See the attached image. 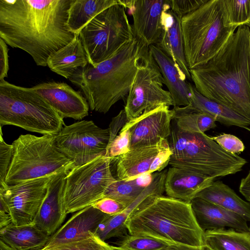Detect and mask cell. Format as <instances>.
<instances>
[{"instance_id":"cell-36","label":"cell","mask_w":250,"mask_h":250,"mask_svg":"<svg viewBox=\"0 0 250 250\" xmlns=\"http://www.w3.org/2000/svg\"><path fill=\"white\" fill-rule=\"evenodd\" d=\"M130 149V132L128 129L122 128L108 146L105 156L115 158Z\"/></svg>"},{"instance_id":"cell-46","label":"cell","mask_w":250,"mask_h":250,"mask_svg":"<svg viewBox=\"0 0 250 250\" xmlns=\"http://www.w3.org/2000/svg\"><path fill=\"white\" fill-rule=\"evenodd\" d=\"M109 250H130L127 249L122 248L119 246H110L109 247Z\"/></svg>"},{"instance_id":"cell-37","label":"cell","mask_w":250,"mask_h":250,"mask_svg":"<svg viewBox=\"0 0 250 250\" xmlns=\"http://www.w3.org/2000/svg\"><path fill=\"white\" fill-rule=\"evenodd\" d=\"M211 138L223 149L233 154L240 153L245 148L243 142L232 134L223 133Z\"/></svg>"},{"instance_id":"cell-4","label":"cell","mask_w":250,"mask_h":250,"mask_svg":"<svg viewBox=\"0 0 250 250\" xmlns=\"http://www.w3.org/2000/svg\"><path fill=\"white\" fill-rule=\"evenodd\" d=\"M130 235H144L171 243L202 246L205 232L199 226L190 203L163 195H154L129 217Z\"/></svg>"},{"instance_id":"cell-24","label":"cell","mask_w":250,"mask_h":250,"mask_svg":"<svg viewBox=\"0 0 250 250\" xmlns=\"http://www.w3.org/2000/svg\"><path fill=\"white\" fill-rule=\"evenodd\" d=\"M168 143L166 139L156 145L132 148L127 153L116 158L118 179L133 180L148 173L155 157Z\"/></svg>"},{"instance_id":"cell-45","label":"cell","mask_w":250,"mask_h":250,"mask_svg":"<svg viewBox=\"0 0 250 250\" xmlns=\"http://www.w3.org/2000/svg\"><path fill=\"white\" fill-rule=\"evenodd\" d=\"M0 250H17L4 243L3 241L0 240Z\"/></svg>"},{"instance_id":"cell-7","label":"cell","mask_w":250,"mask_h":250,"mask_svg":"<svg viewBox=\"0 0 250 250\" xmlns=\"http://www.w3.org/2000/svg\"><path fill=\"white\" fill-rule=\"evenodd\" d=\"M0 125H12L43 135L56 136L63 118L32 87L0 82Z\"/></svg>"},{"instance_id":"cell-27","label":"cell","mask_w":250,"mask_h":250,"mask_svg":"<svg viewBox=\"0 0 250 250\" xmlns=\"http://www.w3.org/2000/svg\"><path fill=\"white\" fill-rule=\"evenodd\" d=\"M196 197L234 212L250 222V202L241 198L232 188L221 181H214Z\"/></svg>"},{"instance_id":"cell-18","label":"cell","mask_w":250,"mask_h":250,"mask_svg":"<svg viewBox=\"0 0 250 250\" xmlns=\"http://www.w3.org/2000/svg\"><path fill=\"white\" fill-rule=\"evenodd\" d=\"M69 170L61 171L51 179L45 198L33 222L50 236L61 227L67 214L64 206L63 190L65 177Z\"/></svg>"},{"instance_id":"cell-31","label":"cell","mask_w":250,"mask_h":250,"mask_svg":"<svg viewBox=\"0 0 250 250\" xmlns=\"http://www.w3.org/2000/svg\"><path fill=\"white\" fill-rule=\"evenodd\" d=\"M171 112L175 125L183 131L205 133L216 126V121L212 116L193 110L188 105L174 106Z\"/></svg>"},{"instance_id":"cell-10","label":"cell","mask_w":250,"mask_h":250,"mask_svg":"<svg viewBox=\"0 0 250 250\" xmlns=\"http://www.w3.org/2000/svg\"><path fill=\"white\" fill-rule=\"evenodd\" d=\"M115 159L101 155L74 167L67 172L63 202L67 214L92 206L103 198L109 187L117 180L111 169V164Z\"/></svg>"},{"instance_id":"cell-17","label":"cell","mask_w":250,"mask_h":250,"mask_svg":"<svg viewBox=\"0 0 250 250\" xmlns=\"http://www.w3.org/2000/svg\"><path fill=\"white\" fill-rule=\"evenodd\" d=\"M167 171L163 170L153 174L152 182L137 198L120 213L107 215L99 225L95 234L104 241L113 237L122 238L127 235L126 223L130 215L152 196L163 195Z\"/></svg>"},{"instance_id":"cell-15","label":"cell","mask_w":250,"mask_h":250,"mask_svg":"<svg viewBox=\"0 0 250 250\" xmlns=\"http://www.w3.org/2000/svg\"><path fill=\"white\" fill-rule=\"evenodd\" d=\"M171 120V110L162 105L128 121L122 128L130 131V148L152 146L168 138Z\"/></svg>"},{"instance_id":"cell-49","label":"cell","mask_w":250,"mask_h":250,"mask_svg":"<svg viewBox=\"0 0 250 250\" xmlns=\"http://www.w3.org/2000/svg\"><path fill=\"white\" fill-rule=\"evenodd\" d=\"M249 27H250V25L249 26Z\"/></svg>"},{"instance_id":"cell-20","label":"cell","mask_w":250,"mask_h":250,"mask_svg":"<svg viewBox=\"0 0 250 250\" xmlns=\"http://www.w3.org/2000/svg\"><path fill=\"white\" fill-rule=\"evenodd\" d=\"M190 203L196 220L204 232L220 229L250 231L248 221L234 212L198 197Z\"/></svg>"},{"instance_id":"cell-26","label":"cell","mask_w":250,"mask_h":250,"mask_svg":"<svg viewBox=\"0 0 250 250\" xmlns=\"http://www.w3.org/2000/svg\"><path fill=\"white\" fill-rule=\"evenodd\" d=\"M88 63L81 40L76 35L71 42L49 57L47 66L52 71L69 79L78 69Z\"/></svg>"},{"instance_id":"cell-34","label":"cell","mask_w":250,"mask_h":250,"mask_svg":"<svg viewBox=\"0 0 250 250\" xmlns=\"http://www.w3.org/2000/svg\"><path fill=\"white\" fill-rule=\"evenodd\" d=\"M116 244L130 250H164L172 243L150 236L129 234L120 238Z\"/></svg>"},{"instance_id":"cell-29","label":"cell","mask_w":250,"mask_h":250,"mask_svg":"<svg viewBox=\"0 0 250 250\" xmlns=\"http://www.w3.org/2000/svg\"><path fill=\"white\" fill-rule=\"evenodd\" d=\"M117 3V0H71L68 11L67 29L78 35L96 16Z\"/></svg>"},{"instance_id":"cell-2","label":"cell","mask_w":250,"mask_h":250,"mask_svg":"<svg viewBox=\"0 0 250 250\" xmlns=\"http://www.w3.org/2000/svg\"><path fill=\"white\" fill-rule=\"evenodd\" d=\"M196 90L250 121V28L238 27L207 63L190 69Z\"/></svg>"},{"instance_id":"cell-39","label":"cell","mask_w":250,"mask_h":250,"mask_svg":"<svg viewBox=\"0 0 250 250\" xmlns=\"http://www.w3.org/2000/svg\"><path fill=\"white\" fill-rule=\"evenodd\" d=\"M208 0H170V9L181 19L193 12Z\"/></svg>"},{"instance_id":"cell-41","label":"cell","mask_w":250,"mask_h":250,"mask_svg":"<svg viewBox=\"0 0 250 250\" xmlns=\"http://www.w3.org/2000/svg\"><path fill=\"white\" fill-rule=\"evenodd\" d=\"M172 152L169 142L167 143L158 152L151 164L147 173L160 172L169 164Z\"/></svg>"},{"instance_id":"cell-3","label":"cell","mask_w":250,"mask_h":250,"mask_svg":"<svg viewBox=\"0 0 250 250\" xmlns=\"http://www.w3.org/2000/svg\"><path fill=\"white\" fill-rule=\"evenodd\" d=\"M148 47L135 37L109 59L78 69L68 79L79 87L91 110L106 113L127 98L138 64Z\"/></svg>"},{"instance_id":"cell-43","label":"cell","mask_w":250,"mask_h":250,"mask_svg":"<svg viewBox=\"0 0 250 250\" xmlns=\"http://www.w3.org/2000/svg\"><path fill=\"white\" fill-rule=\"evenodd\" d=\"M7 44L0 38V82L8 76L9 70L8 52Z\"/></svg>"},{"instance_id":"cell-1","label":"cell","mask_w":250,"mask_h":250,"mask_svg":"<svg viewBox=\"0 0 250 250\" xmlns=\"http://www.w3.org/2000/svg\"><path fill=\"white\" fill-rule=\"evenodd\" d=\"M71 0H0V38L21 49L38 66L76 35L67 29Z\"/></svg>"},{"instance_id":"cell-42","label":"cell","mask_w":250,"mask_h":250,"mask_svg":"<svg viewBox=\"0 0 250 250\" xmlns=\"http://www.w3.org/2000/svg\"><path fill=\"white\" fill-rule=\"evenodd\" d=\"M128 122V120L124 109L121 110L117 116L112 118L108 128L109 132V140L107 147Z\"/></svg>"},{"instance_id":"cell-23","label":"cell","mask_w":250,"mask_h":250,"mask_svg":"<svg viewBox=\"0 0 250 250\" xmlns=\"http://www.w3.org/2000/svg\"><path fill=\"white\" fill-rule=\"evenodd\" d=\"M181 20L171 9L163 13V33L157 46L173 60L187 79L191 80L185 54Z\"/></svg>"},{"instance_id":"cell-32","label":"cell","mask_w":250,"mask_h":250,"mask_svg":"<svg viewBox=\"0 0 250 250\" xmlns=\"http://www.w3.org/2000/svg\"><path fill=\"white\" fill-rule=\"evenodd\" d=\"M226 25L237 28L250 25V0H222Z\"/></svg>"},{"instance_id":"cell-9","label":"cell","mask_w":250,"mask_h":250,"mask_svg":"<svg viewBox=\"0 0 250 250\" xmlns=\"http://www.w3.org/2000/svg\"><path fill=\"white\" fill-rule=\"evenodd\" d=\"M125 9L117 1L96 16L78 35L90 64L109 59L135 38Z\"/></svg>"},{"instance_id":"cell-5","label":"cell","mask_w":250,"mask_h":250,"mask_svg":"<svg viewBox=\"0 0 250 250\" xmlns=\"http://www.w3.org/2000/svg\"><path fill=\"white\" fill-rule=\"evenodd\" d=\"M168 140L172 152L169 164L216 179L234 174L247 163L223 149L205 133L188 132L171 127Z\"/></svg>"},{"instance_id":"cell-44","label":"cell","mask_w":250,"mask_h":250,"mask_svg":"<svg viewBox=\"0 0 250 250\" xmlns=\"http://www.w3.org/2000/svg\"><path fill=\"white\" fill-rule=\"evenodd\" d=\"M164 250H214L206 244L202 246H192L172 243Z\"/></svg>"},{"instance_id":"cell-35","label":"cell","mask_w":250,"mask_h":250,"mask_svg":"<svg viewBox=\"0 0 250 250\" xmlns=\"http://www.w3.org/2000/svg\"><path fill=\"white\" fill-rule=\"evenodd\" d=\"M110 245L93 233L90 236L48 250H109Z\"/></svg>"},{"instance_id":"cell-12","label":"cell","mask_w":250,"mask_h":250,"mask_svg":"<svg viewBox=\"0 0 250 250\" xmlns=\"http://www.w3.org/2000/svg\"><path fill=\"white\" fill-rule=\"evenodd\" d=\"M109 140L108 128L103 129L86 120L65 125L55 136L57 148L72 161L74 167L105 156Z\"/></svg>"},{"instance_id":"cell-16","label":"cell","mask_w":250,"mask_h":250,"mask_svg":"<svg viewBox=\"0 0 250 250\" xmlns=\"http://www.w3.org/2000/svg\"><path fill=\"white\" fill-rule=\"evenodd\" d=\"M32 88L63 119L81 120L88 115L90 108L86 98L80 91L75 90L65 83L44 82Z\"/></svg>"},{"instance_id":"cell-14","label":"cell","mask_w":250,"mask_h":250,"mask_svg":"<svg viewBox=\"0 0 250 250\" xmlns=\"http://www.w3.org/2000/svg\"><path fill=\"white\" fill-rule=\"evenodd\" d=\"M129 9L135 37L147 47L157 45L162 33L163 13L170 9V0H117Z\"/></svg>"},{"instance_id":"cell-38","label":"cell","mask_w":250,"mask_h":250,"mask_svg":"<svg viewBox=\"0 0 250 250\" xmlns=\"http://www.w3.org/2000/svg\"><path fill=\"white\" fill-rule=\"evenodd\" d=\"M13 145L7 144L2 138L1 127L0 135V185L5 184L13 155Z\"/></svg>"},{"instance_id":"cell-28","label":"cell","mask_w":250,"mask_h":250,"mask_svg":"<svg viewBox=\"0 0 250 250\" xmlns=\"http://www.w3.org/2000/svg\"><path fill=\"white\" fill-rule=\"evenodd\" d=\"M191 98L188 106L191 109L212 116L216 122L227 126L244 128L250 125V121L225 105L208 99L191 85Z\"/></svg>"},{"instance_id":"cell-19","label":"cell","mask_w":250,"mask_h":250,"mask_svg":"<svg viewBox=\"0 0 250 250\" xmlns=\"http://www.w3.org/2000/svg\"><path fill=\"white\" fill-rule=\"evenodd\" d=\"M107 215L92 206L76 212L51 236L42 250H48L95 233L99 225Z\"/></svg>"},{"instance_id":"cell-47","label":"cell","mask_w":250,"mask_h":250,"mask_svg":"<svg viewBox=\"0 0 250 250\" xmlns=\"http://www.w3.org/2000/svg\"><path fill=\"white\" fill-rule=\"evenodd\" d=\"M244 128L250 132V127H244Z\"/></svg>"},{"instance_id":"cell-22","label":"cell","mask_w":250,"mask_h":250,"mask_svg":"<svg viewBox=\"0 0 250 250\" xmlns=\"http://www.w3.org/2000/svg\"><path fill=\"white\" fill-rule=\"evenodd\" d=\"M215 179L176 167L169 168L164 188L167 196L190 203Z\"/></svg>"},{"instance_id":"cell-33","label":"cell","mask_w":250,"mask_h":250,"mask_svg":"<svg viewBox=\"0 0 250 250\" xmlns=\"http://www.w3.org/2000/svg\"><path fill=\"white\" fill-rule=\"evenodd\" d=\"M146 188L138 185L135 179L131 180L117 179L106 190L103 198L114 199L127 207L137 198Z\"/></svg>"},{"instance_id":"cell-21","label":"cell","mask_w":250,"mask_h":250,"mask_svg":"<svg viewBox=\"0 0 250 250\" xmlns=\"http://www.w3.org/2000/svg\"><path fill=\"white\" fill-rule=\"evenodd\" d=\"M151 56L158 66L173 102L174 106H187L191 98V84L185 75L176 66L173 60L156 45L148 47Z\"/></svg>"},{"instance_id":"cell-8","label":"cell","mask_w":250,"mask_h":250,"mask_svg":"<svg viewBox=\"0 0 250 250\" xmlns=\"http://www.w3.org/2000/svg\"><path fill=\"white\" fill-rule=\"evenodd\" d=\"M12 145L13 155L5 183L8 186L59 173L74 167L57 148L55 136L20 135Z\"/></svg>"},{"instance_id":"cell-30","label":"cell","mask_w":250,"mask_h":250,"mask_svg":"<svg viewBox=\"0 0 250 250\" xmlns=\"http://www.w3.org/2000/svg\"><path fill=\"white\" fill-rule=\"evenodd\" d=\"M205 243L214 250H250V231L220 229L205 231Z\"/></svg>"},{"instance_id":"cell-11","label":"cell","mask_w":250,"mask_h":250,"mask_svg":"<svg viewBox=\"0 0 250 250\" xmlns=\"http://www.w3.org/2000/svg\"><path fill=\"white\" fill-rule=\"evenodd\" d=\"M164 79L148 49L142 57L125 106L128 121L162 105H173L170 92L163 88Z\"/></svg>"},{"instance_id":"cell-13","label":"cell","mask_w":250,"mask_h":250,"mask_svg":"<svg viewBox=\"0 0 250 250\" xmlns=\"http://www.w3.org/2000/svg\"><path fill=\"white\" fill-rule=\"evenodd\" d=\"M58 173L11 186L0 185V198L7 206L13 224L20 226L33 223L50 181Z\"/></svg>"},{"instance_id":"cell-48","label":"cell","mask_w":250,"mask_h":250,"mask_svg":"<svg viewBox=\"0 0 250 250\" xmlns=\"http://www.w3.org/2000/svg\"><path fill=\"white\" fill-rule=\"evenodd\" d=\"M248 202H250V199L249 200V201Z\"/></svg>"},{"instance_id":"cell-25","label":"cell","mask_w":250,"mask_h":250,"mask_svg":"<svg viewBox=\"0 0 250 250\" xmlns=\"http://www.w3.org/2000/svg\"><path fill=\"white\" fill-rule=\"evenodd\" d=\"M50 237L33 223L0 229V240L17 250H42Z\"/></svg>"},{"instance_id":"cell-40","label":"cell","mask_w":250,"mask_h":250,"mask_svg":"<svg viewBox=\"0 0 250 250\" xmlns=\"http://www.w3.org/2000/svg\"><path fill=\"white\" fill-rule=\"evenodd\" d=\"M92 206L102 212L109 215L118 214L127 207L122 203L109 198H103Z\"/></svg>"},{"instance_id":"cell-6","label":"cell","mask_w":250,"mask_h":250,"mask_svg":"<svg viewBox=\"0 0 250 250\" xmlns=\"http://www.w3.org/2000/svg\"><path fill=\"white\" fill-rule=\"evenodd\" d=\"M186 60L189 69L213 58L236 30L226 25L222 0H208L181 20Z\"/></svg>"}]
</instances>
